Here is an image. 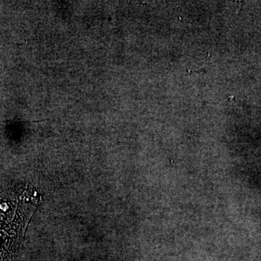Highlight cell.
Instances as JSON below:
<instances>
[{
  "label": "cell",
  "mask_w": 261,
  "mask_h": 261,
  "mask_svg": "<svg viewBox=\"0 0 261 261\" xmlns=\"http://www.w3.org/2000/svg\"><path fill=\"white\" fill-rule=\"evenodd\" d=\"M18 205V201L0 195V257L11 251L21 233L23 215Z\"/></svg>",
  "instance_id": "1"
}]
</instances>
